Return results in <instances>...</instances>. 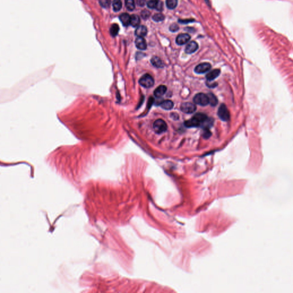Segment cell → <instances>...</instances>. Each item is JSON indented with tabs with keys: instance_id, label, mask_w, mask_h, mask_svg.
Listing matches in <instances>:
<instances>
[{
	"instance_id": "cell-1",
	"label": "cell",
	"mask_w": 293,
	"mask_h": 293,
	"mask_svg": "<svg viewBox=\"0 0 293 293\" xmlns=\"http://www.w3.org/2000/svg\"><path fill=\"white\" fill-rule=\"evenodd\" d=\"M208 119L207 116L203 113H198L194 116L190 120H186L184 125L188 128H194L202 127L204 122Z\"/></svg>"
},
{
	"instance_id": "cell-2",
	"label": "cell",
	"mask_w": 293,
	"mask_h": 293,
	"mask_svg": "<svg viewBox=\"0 0 293 293\" xmlns=\"http://www.w3.org/2000/svg\"><path fill=\"white\" fill-rule=\"evenodd\" d=\"M153 128L154 131L156 134H161L165 132L167 130V124L164 120L158 119L154 122L153 124Z\"/></svg>"
},
{
	"instance_id": "cell-3",
	"label": "cell",
	"mask_w": 293,
	"mask_h": 293,
	"mask_svg": "<svg viewBox=\"0 0 293 293\" xmlns=\"http://www.w3.org/2000/svg\"><path fill=\"white\" fill-rule=\"evenodd\" d=\"M139 84L145 88H151L154 85V78L149 74H145L140 78Z\"/></svg>"
},
{
	"instance_id": "cell-4",
	"label": "cell",
	"mask_w": 293,
	"mask_h": 293,
	"mask_svg": "<svg viewBox=\"0 0 293 293\" xmlns=\"http://www.w3.org/2000/svg\"><path fill=\"white\" fill-rule=\"evenodd\" d=\"M218 115L219 117L221 119L222 121H227L230 120V112L226 106L225 104H221V105L219 106L218 111Z\"/></svg>"
},
{
	"instance_id": "cell-5",
	"label": "cell",
	"mask_w": 293,
	"mask_h": 293,
	"mask_svg": "<svg viewBox=\"0 0 293 293\" xmlns=\"http://www.w3.org/2000/svg\"><path fill=\"white\" fill-rule=\"evenodd\" d=\"M194 101L196 104L199 106H206L209 104L208 96L203 93L197 94L194 98Z\"/></svg>"
},
{
	"instance_id": "cell-6",
	"label": "cell",
	"mask_w": 293,
	"mask_h": 293,
	"mask_svg": "<svg viewBox=\"0 0 293 293\" xmlns=\"http://www.w3.org/2000/svg\"><path fill=\"white\" fill-rule=\"evenodd\" d=\"M211 68V65L208 63H201L195 68V72L197 74L205 73Z\"/></svg>"
},
{
	"instance_id": "cell-7",
	"label": "cell",
	"mask_w": 293,
	"mask_h": 293,
	"mask_svg": "<svg viewBox=\"0 0 293 293\" xmlns=\"http://www.w3.org/2000/svg\"><path fill=\"white\" fill-rule=\"evenodd\" d=\"M180 109L183 112L188 114H191L196 111L197 106L194 104L191 103H184L181 105Z\"/></svg>"
},
{
	"instance_id": "cell-8",
	"label": "cell",
	"mask_w": 293,
	"mask_h": 293,
	"mask_svg": "<svg viewBox=\"0 0 293 293\" xmlns=\"http://www.w3.org/2000/svg\"><path fill=\"white\" fill-rule=\"evenodd\" d=\"M191 36L187 33L179 34L176 39V43L179 45H183L190 40Z\"/></svg>"
},
{
	"instance_id": "cell-9",
	"label": "cell",
	"mask_w": 293,
	"mask_h": 293,
	"mask_svg": "<svg viewBox=\"0 0 293 293\" xmlns=\"http://www.w3.org/2000/svg\"><path fill=\"white\" fill-rule=\"evenodd\" d=\"M147 6L150 9H156L159 11L163 10V3L159 0H149L147 2Z\"/></svg>"
},
{
	"instance_id": "cell-10",
	"label": "cell",
	"mask_w": 293,
	"mask_h": 293,
	"mask_svg": "<svg viewBox=\"0 0 293 293\" xmlns=\"http://www.w3.org/2000/svg\"><path fill=\"white\" fill-rule=\"evenodd\" d=\"M199 48L198 44L195 41H191L188 44L185 49V52L187 54H192L195 52Z\"/></svg>"
},
{
	"instance_id": "cell-11",
	"label": "cell",
	"mask_w": 293,
	"mask_h": 293,
	"mask_svg": "<svg viewBox=\"0 0 293 293\" xmlns=\"http://www.w3.org/2000/svg\"><path fill=\"white\" fill-rule=\"evenodd\" d=\"M135 45L137 48L140 50H145L147 49V45L145 40L143 37H138L135 40Z\"/></svg>"
},
{
	"instance_id": "cell-12",
	"label": "cell",
	"mask_w": 293,
	"mask_h": 293,
	"mask_svg": "<svg viewBox=\"0 0 293 293\" xmlns=\"http://www.w3.org/2000/svg\"><path fill=\"white\" fill-rule=\"evenodd\" d=\"M220 73H221V71L219 69H214L211 72H210L208 73L207 74L206 78L207 81L211 82V81L215 80L216 78L218 77L219 76Z\"/></svg>"
},
{
	"instance_id": "cell-13",
	"label": "cell",
	"mask_w": 293,
	"mask_h": 293,
	"mask_svg": "<svg viewBox=\"0 0 293 293\" xmlns=\"http://www.w3.org/2000/svg\"><path fill=\"white\" fill-rule=\"evenodd\" d=\"M147 33V29L144 25L138 26L135 30V35L138 37H143Z\"/></svg>"
},
{
	"instance_id": "cell-14",
	"label": "cell",
	"mask_w": 293,
	"mask_h": 293,
	"mask_svg": "<svg viewBox=\"0 0 293 293\" xmlns=\"http://www.w3.org/2000/svg\"><path fill=\"white\" fill-rule=\"evenodd\" d=\"M167 91V87L165 85H160L158 87H157L155 91H154V95L156 97H161L163 96L166 93Z\"/></svg>"
},
{
	"instance_id": "cell-15",
	"label": "cell",
	"mask_w": 293,
	"mask_h": 293,
	"mask_svg": "<svg viewBox=\"0 0 293 293\" xmlns=\"http://www.w3.org/2000/svg\"><path fill=\"white\" fill-rule=\"evenodd\" d=\"M120 21L123 25L125 26H128L130 24L131 21V16L128 13H124L121 15L119 17Z\"/></svg>"
},
{
	"instance_id": "cell-16",
	"label": "cell",
	"mask_w": 293,
	"mask_h": 293,
	"mask_svg": "<svg viewBox=\"0 0 293 293\" xmlns=\"http://www.w3.org/2000/svg\"><path fill=\"white\" fill-rule=\"evenodd\" d=\"M160 106L165 110H171L173 108V103L171 100H166L164 101H162L160 104Z\"/></svg>"
},
{
	"instance_id": "cell-17",
	"label": "cell",
	"mask_w": 293,
	"mask_h": 293,
	"mask_svg": "<svg viewBox=\"0 0 293 293\" xmlns=\"http://www.w3.org/2000/svg\"><path fill=\"white\" fill-rule=\"evenodd\" d=\"M151 64L154 67L156 68H163L164 67V64L162 60L157 56H154L151 60Z\"/></svg>"
},
{
	"instance_id": "cell-18",
	"label": "cell",
	"mask_w": 293,
	"mask_h": 293,
	"mask_svg": "<svg viewBox=\"0 0 293 293\" xmlns=\"http://www.w3.org/2000/svg\"><path fill=\"white\" fill-rule=\"evenodd\" d=\"M140 23V19L138 15H132L131 16V21L130 24L133 27H137L139 25Z\"/></svg>"
},
{
	"instance_id": "cell-19",
	"label": "cell",
	"mask_w": 293,
	"mask_h": 293,
	"mask_svg": "<svg viewBox=\"0 0 293 293\" xmlns=\"http://www.w3.org/2000/svg\"><path fill=\"white\" fill-rule=\"evenodd\" d=\"M209 100V104H211V106H215L218 103V100L216 96H215L213 93H210L207 95Z\"/></svg>"
},
{
	"instance_id": "cell-20",
	"label": "cell",
	"mask_w": 293,
	"mask_h": 293,
	"mask_svg": "<svg viewBox=\"0 0 293 293\" xmlns=\"http://www.w3.org/2000/svg\"><path fill=\"white\" fill-rule=\"evenodd\" d=\"M178 0H166V5L169 9H174L178 5Z\"/></svg>"
},
{
	"instance_id": "cell-21",
	"label": "cell",
	"mask_w": 293,
	"mask_h": 293,
	"mask_svg": "<svg viewBox=\"0 0 293 293\" xmlns=\"http://www.w3.org/2000/svg\"><path fill=\"white\" fill-rule=\"evenodd\" d=\"M119 32V26L117 24H113L110 28V33L113 37H115Z\"/></svg>"
},
{
	"instance_id": "cell-22",
	"label": "cell",
	"mask_w": 293,
	"mask_h": 293,
	"mask_svg": "<svg viewBox=\"0 0 293 293\" xmlns=\"http://www.w3.org/2000/svg\"><path fill=\"white\" fill-rule=\"evenodd\" d=\"M113 9L114 11L118 12L119 11L122 7V2L121 0H113L112 2Z\"/></svg>"
},
{
	"instance_id": "cell-23",
	"label": "cell",
	"mask_w": 293,
	"mask_h": 293,
	"mask_svg": "<svg viewBox=\"0 0 293 293\" xmlns=\"http://www.w3.org/2000/svg\"><path fill=\"white\" fill-rule=\"evenodd\" d=\"M125 6L130 11L134 10L135 8L134 0H125Z\"/></svg>"
},
{
	"instance_id": "cell-24",
	"label": "cell",
	"mask_w": 293,
	"mask_h": 293,
	"mask_svg": "<svg viewBox=\"0 0 293 293\" xmlns=\"http://www.w3.org/2000/svg\"><path fill=\"white\" fill-rule=\"evenodd\" d=\"M164 16L161 13H156L152 17V19L156 22L162 21L164 19Z\"/></svg>"
},
{
	"instance_id": "cell-25",
	"label": "cell",
	"mask_w": 293,
	"mask_h": 293,
	"mask_svg": "<svg viewBox=\"0 0 293 293\" xmlns=\"http://www.w3.org/2000/svg\"><path fill=\"white\" fill-rule=\"evenodd\" d=\"M100 4L104 8H108L111 5V0H99Z\"/></svg>"
},
{
	"instance_id": "cell-26",
	"label": "cell",
	"mask_w": 293,
	"mask_h": 293,
	"mask_svg": "<svg viewBox=\"0 0 293 293\" xmlns=\"http://www.w3.org/2000/svg\"><path fill=\"white\" fill-rule=\"evenodd\" d=\"M211 136V132L209 129H203V136L204 139H208Z\"/></svg>"
},
{
	"instance_id": "cell-27",
	"label": "cell",
	"mask_w": 293,
	"mask_h": 293,
	"mask_svg": "<svg viewBox=\"0 0 293 293\" xmlns=\"http://www.w3.org/2000/svg\"><path fill=\"white\" fill-rule=\"evenodd\" d=\"M150 14H151V13L149 12L148 10H144L143 11H142L141 15V17H143V19H147L149 17Z\"/></svg>"
},
{
	"instance_id": "cell-28",
	"label": "cell",
	"mask_w": 293,
	"mask_h": 293,
	"mask_svg": "<svg viewBox=\"0 0 293 293\" xmlns=\"http://www.w3.org/2000/svg\"><path fill=\"white\" fill-rule=\"evenodd\" d=\"M179 29V27L178 25L176 24H172V25L170 26V27H169V30H170L171 32H173L178 31Z\"/></svg>"
},
{
	"instance_id": "cell-29",
	"label": "cell",
	"mask_w": 293,
	"mask_h": 293,
	"mask_svg": "<svg viewBox=\"0 0 293 293\" xmlns=\"http://www.w3.org/2000/svg\"><path fill=\"white\" fill-rule=\"evenodd\" d=\"M137 3L138 5L140 6H143L145 4V0H137Z\"/></svg>"
},
{
	"instance_id": "cell-30",
	"label": "cell",
	"mask_w": 293,
	"mask_h": 293,
	"mask_svg": "<svg viewBox=\"0 0 293 293\" xmlns=\"http://www.w3.org/2000/svg\"><path fill=\"white\" fill-rule=\"evenodd\" d=\"M171 117L173 119H175V120H177V119H179V115H178L177 113H171Z\"/></svg>"
},
{
	"instance_id": "cell-31",
	"label": "cell",
	"mask_w": 293,
	"mask_h": 293,
	"mask_svg": "<svg viewBox=\"0 0 293 293\" xmlns=\"http://www.w3.org/2000/svg\"><path fill=\"white\" fill-rule=\"evenodd\" d=\"M193 21V20H192V19L186 20V21H184V20H179V22H180L182 24H183V23H184V21H186V24H187V23H188V22H190V21Z\"/></svg>"
}]
</instances>
